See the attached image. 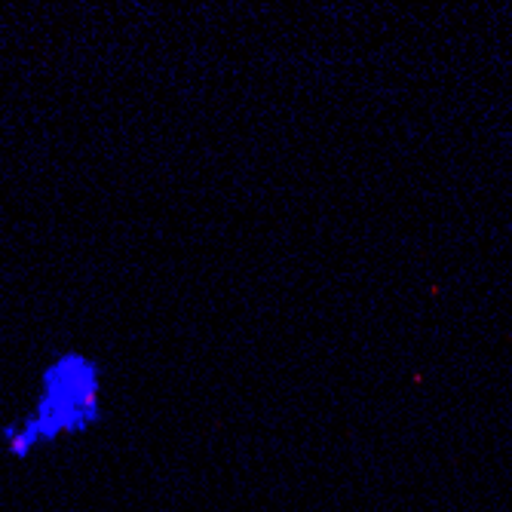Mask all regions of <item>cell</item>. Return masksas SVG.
<instances>
[{
	"label": "cell",
	"instance_id": "cell-1",
	"mask_svg": "<svg viewBox=\"0 0 512 512\" xmlns=\"http://www.w3.org/2000/svg\"><path fill=\"white\" fill-rule=\"evenodd\" d=\"M105 421V368L86 350H62L46 359L31 408L0 427L10 460H31L43 448L83 439Z\"/></svg>",
	"mask_w": 512,
	"mask_h": 512
}]
</instances>
